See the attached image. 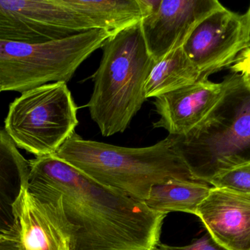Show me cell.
Returning a JSON list of instances; mask_svg holds the SVG:
<instances>
[{
	"label": "cell",
	"instance_id": "cell-1",
	"mask_svg": "<svg viewBox=\"0 0 250 250\" xmlns=\"http://www.w3.org/2000/svg\"><path fill=\"white\" fill-rule=\"evenodd\" d=\"M27 189L58 198L76 230L75 250H153L166 215L92 180L53 155L29 161Z\"/></svg>",
	"mask_w": 250,
	"mask_h": 250
},
{
	"label": "cell",
	"instance_id": "cell-2",
	"mask_svg": "<svg viewBox=\"0 0 250 250\" xmlns=\"http://www.w3.org/2000/svg\"><path fill=\"white\" fill-rule=\"evenodd\" d=\"M52 155L141 202L154 185L171 179L195 181L173 149L170 135L151 146L126 148L87 140L75 132Z\"/></svg>",
	"mask_w": 250,
	"mask_h": 250
},
{
	"label": "cell",
	"instance_id": "cell-3",
	"mask_svg": "<svg viewBox=\"0 0 250 250\" xmlns=\"http://www.w3.org/2000/svg\"><path fill=\"white\" fill-rule=\"evenodd\" d=\"M207 118L188 133L170 135L173 149L197 182L250 162V88L232 73Z\"/></svg>",
	"mask_w": 250,
	"mask_h": 250
},
{
	"label": "cell",
	"instance_id": "cell-4",
	"mask_svg": "<svg viewBox=\"0 0 250 250\" xmlns=\"http://www.w3.org/2000/svg\"><path fill=\"white\" fill-rule=\"evenodd\" d=\"M102 48L86 107L103 136H111L127 129L146 100L144 86L155 61L147 49L141 22L111 35Z\"/></svg>",
	"mask_w": 250,
	"mask_h": 250
},
{
	"label": "cell",
	"instance_id": "cell-5",
	"mask_svg": "<svg viewBox=\"0 0 250 250\" xmlns=\"http://www.w3.org/2000/svg\"><path fill=\"white\" fill-rule=\"evenodd\" d=\"M111 36L95 29L43 44L0 40V86L3 91L22 93L45 84L67 83Z\"/></svg>",
	"mask_w": 250,
	"mask_h": 250
},
{
	"label": "cell",
	"instance_id": "cell-6",
	"mask_svg": "<svg viewBox=\"0 0 250 250\" xmlns=\"http://www.w3.org/2000/svg\"><path fill=\"white\" fill-rule=\"evenodd\" d=\"M78 107L64 82L25 91L9 106L4 131L36 157L52 155L75 133Z\"/></svg>",
	"mask_w": 250,
	"mask_h": 250
},
{
	"label": "cell",
	"instance_id": "cell-7",
	"mask_svg": "<svg viewBox=\"0 0 250 250\" xmlns=\"http://www.w3.org/2000/svg\"><path fill=\"white\" fill-rule=\"evenodd\" d=\"M95 29L64 0H0V40L43 44Z\"/></svg>",
	"mask_w": 250,
	"mask_h": 250
},
{
	"label": "cell",
	"instance_id": "cell-8",
	"mask_svg": "<svg viewBox=\"0 0 250 250\" xmlns=\"http://www.w3.org/2000/svg\"><path fill=\"white\" fill-rule=\"evenodd\" d=\"M247 19L223 5L203 19L182 46L206 76L228 68L247 46Z\"/></svg>",
	"mask_w": 250,
	"mask_h": 250
},
{
	"label": "cell",
	"instance_id": "cell-9",
	"mask_svg": "<svg viewBox=\"0 0 250 250\" xmlns=\"http://www.w3.org/2000/svg\"><path fill=\"white\" fill-rule=\"evenodd\" d=\"M21 250H75L76 230L58 198L25 188L16 206Z\"/></svg>",
	"mask_w": 250,
	"mask_h": 250
},
{
	"label": "cell",
	"instance_id": "cell-10",
	"mask_svg": "<svg viewBox=\"0 0 250 250\" xmlns=\"http://www.w3.org/2000/svg\"><path fill=\"white\" fill-rule=\"evenodd\" d=\"M221 6L217 0H162L158 10L141 22L155 63L183 46L197 25Z\"/></svg>",
	"mask_w": 250,
	"mask_h": 250
},
{
	"label": "cell",
	"instance_id": "cell-11",
	"mask_svg": "<svg viewBox=\"0 0 250 250\" xmlns=\"http://www.w3.org/2000/svg\"><path fill=\"white\" fill-rule=\"evenodd\" d=\"M195 216L228 250H250V194L211 187Z\"/></svg>",
	"mask_w": 250,
	"mask_h": 250
},
{
	"label": "cell",
	"instance_id": "cell-12",
	"mask_svg": "<svg viewBox=\"0 0 250 250\" xmlns=\"http://www.w3.org/2000/svg\"><path fill=\"white\" fill-rule=\"evenodd\" d=\"M225 82H211L207 76L192 85L155 98L160 119L154 128H163L169 135H185L204 121L223 93Z\"/></svg>",
	"mask_w": 250,
	"mask_h": 250
},
{
	"label": "cell",
	"instance_id": "cell-13",
	"mask_svg": "<svg viewBox=\"0 0 250 250\" xmlns=\"http://www.w3.org/2000/svg\"><path fill=\"white\" fill-rule=\"evenodd\" d=\"M29 173V161L0 127V236L3 237L19 241L16 206L27 186Z\"/></svg>",
	"mask_w": 250,
	"mask_h": 250
},
{
	"label": "cell",
	"instance_id": "cell-14",
	"mask_svg": "<svg viewBox=\"0 0 250 250\" xmlns=\"http://www.w3.org/2000/svg\"><path fill=\"white\" fill-rule=\"evenodd\" d=\"M70 8L92 23L95 29L115 35L143 20L138 0H64Z\"/></svg>",
	"mask_w": 250,
	"mask_h": 250
},
{
	"label": "cell",
	"instance_id": "cell-15",
	"mask_svg": "<svg viewBox=\"0 0 250 250\" xmlns=\"http://www.w3.org/2000/svg\"><path fill=\"white\" fill-rule=\"evenodd\" d=\"M211 189L204 182L171 179L153 186L144 203L151 211L164 215L170 212L195 215Z\"/></svg>",
	"mask_w": 250,
	"mask_h": 250
},
{
	"label": "cell",
	"instance_id": "cell-16",
	"mask_svg": "<svg viewBox=\"0 0 250 250\" xmlns=\"http://www.w3.org/2000/svg\"><path fill=\"white\" fill-rule=\"evenodd\" d=\"M205 76L182 47L176 48L153 66L144 86L146 98H157L192 85Z\"/></svg>",
	"mask_w": 250,
	"mask_h": 250
},
{
	"label": "cell",
	"instance_id": "cell-17",
	"mask_svg": "<svg viewBox=\"0 0 250 250\" xmlns=\"http://www.w3.org/2000/svg\"><path fill=\"white\" fill-rule=\"evenodd\" d=\"M213 187L250 194V162L224 172L212 179Z\"/></svg>",
	"mask_w": 250,
	"mask_h": 250
},
{
	"label": "cell",
	"instance_id": "cell-18",
	"mask_svg": "<svg viewBox=\"0 0 250 250\" xmlns=\"http://www.w3.org/2000/svg\"><path fill=\"white\" fill-rule=\"evenodd\" d=\"M232 73L239 74L250 88V45L244 48L228 66Z\"/></svg>",
	"mask_w": 250,
	"mask_h": 250
},
{
	"label": "cell",
	"instance_id": "cell-19",
	"mask_svg": "<svg viewBox=\"0 0 250 250\" xmlns=\"http://www.w3.org/2000/svg\"><path fill=\"white\" fill-rule=\"evenodd\" d=\"M153 250H228L217 243L208 233L186 246L176 247L160 243Z\"/></svg>",
	"mask_w": 250,
	"mask_h": 250
},
{
	"label": "cell",
	"instance_id": "cell-20",
	"mask_svg": "<svg viewBox=\"0 0 250 250\" xmlns=\"http://www.w3.org/2000/svg\"><path fill=\"white\" fill-rule=\"evenodd\" d=\"M162 0H138L142 11L143 19L154 14L161 4Z\"/></svg>",
	"mask_w": 250,
	"mask_h": 250
},
{
	"label": "cell",
	"instance_id": "cell-21",
	"mask_svg": "<svg viewBox=\"0 0 250 250\" xmlns=\"http://www.w3.org/2000/svg\"><path fill=\"white\" fill-rule=\"evenodd\" d=\"M0 250H21L19 241L0 236Z\"/></svg>",
	"mask_w": 250,
	"mask_h": 250
},
{
	"label": "cell",
	"instance_id": "cell-22",
	"mask_svg": "<svg viewBox=\"0 0 250 250\" xmlns=\"http://www.w3.org/2000/svg\"><path fill=\"white\" fill-rule=\"evenodd\" d=\"M247 19V31H248V35H247V46L250 45V5L248 12L245 13Z\"/></svg>",
	"mask_w": 250,
	"mask_h": 250
},
{
	"label": "cell",
	"instance_id": "cell-23",
	"mask_svg": "<svg viewBox=\"0 0 250 250\" xmlns=\"http://www.w3.org/2000/svg\"><path fill=\"white\" fill-rule=\"evenodd\" d=\"M3 92L2 88H1V86H0V92Z\"/></svg>",
	"mask_w": 250,
	"mask_h": 250
}]
</instances>
